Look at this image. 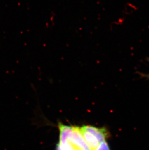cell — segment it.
I'll use <instances>...</instances> for the list:
<instances>
[{
	"mask_svg": "<svg viewBox=\"0 0 149 150\" xmlns=\"http://www.w3.org/2000/svg\"><path fill=\"white\" fill-rule=\"evenodd\" d=\"M68 139L77 148L80 150H91L82 134L80 127L72 126V130Z\"/></svg>",
	"mask_w": 149,
	"mask_h": 150,
	"instance_id": "obj_1",
	"label": "cell"
},
{
	"mask_svg": "<svg viewBox=\"0 0 149 150\" xmlns=\"http://www.w3.org/2000/svg\"><path fill=\"white\" fill-rule=\"evenodd\" d=\"M81 128L93 134L100 143L106 141V139L110 137V133L105 127L98 128L91 125H84Z\"/></svg>",
	"mask_w": 149,
	"mask_h": 150,
	"instance_id": "obj_2",
	"label": "cell"
},
{
	"mask_svg": "<svg viewBox=\"0 0 149 150\" xmlns=\"http://www.w3.org/2000/svg\"><path fill=\"white\" fill-rule=\"evenodd\" d=\"M80 130L90 150H96L97 147L99 146V145L100 144L98 140H97V139L94 136H93V134L87 132V131L82 129L81 127Z\"/></svg>",
	"mask_w": 149,
	"mask_h": 150,
	"instance_id": "obj_3",
	"label": "cell"
},
{
	"mask_svg": "<svg viewBox=\"0 0 149 150\" xmlns=\"http://www.w3.org/2000/svg\"><path fill=\"white\" fill-rule=\"evenodd\" d=\"M96 150H110V149L107 141H105L100 143Z\"/></svg>",
	"mask_w": 149,
	"mask_h": 150,
	"instance_id": "obj_4",
	"label": "cell"
},
{
	"mask_svg": "<svg viewBox=\"0 0 149 150\" xmlns=\"http://www.w3.org/2000/svg\"><path fill=\"white\" fill-rule=\"evenodd\" d=\"M147 61L149 62V57L147 58ZM139 75L141 76L142 78H145L147 80H149V74H144V73H141V72H138Z\"/></svg>",
	"mask_w": 149,
	"mask_h": 150,
	"instance_id": "obj_5",
	"label": "cell"
}]
</instances>
